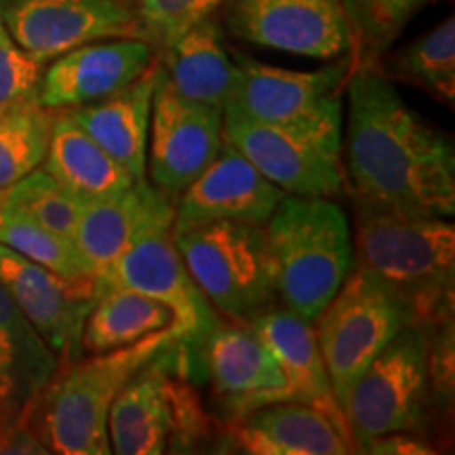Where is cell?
Listing matches in <instances>:
<instances>
[{
	"label": "cell",
	"instance_id": "cell-30",
	"mask_svg": "<svg viewBox=\"0 0 455 455\" xmlns=\"http://www.w3.org/2000/svg\"><path fill=\"white\" fill-rule=\"evenodd\" d=\"M55 112L28 104L0 114V190L38 169L47 156Z\"/></svg>",
	"mask_w": 455,
	"mask_h": 455
},
{
	"label": "cell",
	"instance_id": "cell-24",
	"mask_svg": "<svg viewBox=\"0 0 455 455\" xmlns=\"http://www.w3.org/2000/svg\"><path fill=\"white\" fill-rule=\"evenodd\" d=\"M158 66L181 98L224 110L235 83V61L224 44L218 13L204 17L169 47L158 49Z\"/></svg>",
	"mask_w": 455,
	"mask_h": 455
},
{
	"label": "cell",
	"instance_id": "cell-21",
	"mask_svg": "<svg viewBox=\"0 0 455 455\" xmlns=\"http://www.w3.org/2000/svg\"><path fill=\"white\" fill-rule=\"evenodd\" d=\"M251 331L275 352L278 365L287 378L289 401L304 403L325 413L352 441L346 415L335 398L325 361L318 348L312 323L287 308L272 306L247 323ZM355 445V443H352Z\"/></svg>",
	"mask_w": 455,
	"mask_h": 455
},
{
	"label": "cell",
	"instance_id": "cell-15",
	"mask_svg": "<svg viewBox=\"0 0 455 455\" xmlns=\"http://www.w3.org/2000/svg\"><path fill=\"white\" fill-rule=\"evenodd\" d=\"M0 284L60 361L83 352V329L95 293L93 276H61L0 244Z\"/></svg>",
	"mask_w": 455,
	"mask_h": 455
},
{
	"label": "cell",
	"instance_id": "cell-34",
	"mask_svg": "<svg viewBox=\"0 0 455 455\" xmlns=\"http://www.w3.org/2000/svg\"><path fill=\"white\" fill-rule=\"evenodd\" d=\"M361 453L379 455H428L436 453V449L428 441L419 439L418 432H388V435L373 436L363 445Z\"/></svg>",
	"mask_w": 455,
	"mask_h": 455
},
{
	"label": "cell",
	"instance_id": "cell-3",
	"mask_svg": "<svg viewBox=\"0 0 455 455\" xmlns=\"http://www.w3.org/2000/svg\"><path fill=\"white\" fill-rule=\"evenodd\" d=\"M180 338L178 329L169 327L124 348L95 352L84 361L74 358L64 367L60 363L30 418L49 453H112L108 415L114 398L140 369Z\"/></svg>",
	"mask_w": 455,
	"mask_h": 455
},
{
	"label": "cell",
	"instance_id": "cell-13",
	"mask_svg": "<svg viewBox=\"0 0 455 455\" xmlns=\"http://www.w3.org/2000/svg\"><path fill=\"white\" fill-rule=\"evenodd\" d=\"M224 140L251 161L266 180L293 196H338L344 190L341 146L315 135L221 112Z\"/></svg>",
	"mask_w": 455,
	"mask_h": 455
},
{
	"label": "cell",
	"instance_id": "cell-32",
	"mask_svg": "<svg viewBox=\"0 0 455 455\" xmlns=\"http://www.w3.org/2000/svg\"><path fill=\"white\" fill-rule=\"evenodd\" d=\"M221 4L224 0H135V13L146 41L164 49L204 17L218 13Z\"/></svg>",
	"mask_w": 455,
	"mask_h": 455
},
{
	"label": "cell",
	"instance_id": "cell-7",
	"mask_svg": "<svg viewBox=\"0 0 455 455\" xmlns=\"http://www.w3.org/2000/svg\"><path fill=\"white\" fill-rule=\"evenodd\" d=\"M230 53L235 61V83L224 110L341 146V93L352 68L350 55L331 60V64L321 70L298 72L261 64L241 51Z\"/></svg>",
	"mask_w": 455,
	"mask_h": 455
},
{
	"label": "cell",
	"instance_id": "cell-20",
	"mask_svg": "<svg viewBox=\"0 0 455 455\" xmlns=\"http://www.w3.org/2000/svg\"><path fill=\"white\" fill-rule=\"evenodd\" d=\"M224 435L236 451L251 455L355 453L333 419L298 401H275L230 418Z\"/></svg>",
	"mask_w": 455,
	"mask_h": 455
},
{
	"label": "cell",
	"instance_id": "cell-12",
	"mask_svg": "<svg viewBox=\"0 0 455 455\" xmlns=\"http://www.w3.org/2000/svg\"><path fill=\"white\" fill-rule=\"evenodd\" d=\"M93 281L95 293L121 287L163 301L173 312L175 327L190 348H196L204 335L221 323V316L204 299L175 247L173 226L144 232Z\"/></svg>",
	"mask_w": 455,
	"mask_h": 455
},
{
	"label": "cell",
	"instance_id": "cell-33",
	"mask_svg": "<svg viewBox=\"0 0 455 455\" xmlns=\"http://www.w3.org/2000/svg\"><path fill=\"white\" fill-rule=\"evenodd\" d=\"M43 70L44 64L26 53L0 21V114L38 104Z\"/></svg>",
	"mask_w": 455,
	"mask_h": 455
},
{
	"label": "cell",
	"instance_id": "cell-29",
	"mask_svg": "<svg viewBox=\"0 0 455 455\" xmlns=\"http://www.w3.org/2000/svg\"><path fill=\"white\" fill-rule=\"evenodd\" d=\"M83 204L81 198L68 192L43 167L30 171L15 184L0 190V207L26 215L70 241H74V235H76Z\"/></svg>",
	"mask_w": 455,
	"mask_h": 455
},
{
	"label": "cell",
	"instance_id": "cell-22",
	"mask_svg": "<svg viewBox=\"0 0 455 455\" xmlns=\"http://www.w3.org/2000/svg\"><path fill=\"white\" fill-rule=\"evenodd\" d=\"M60 356L0 284V426L32 418Z\"/></svg>",
	"mask_w": 455,
	"mask_h": 455
},
{
	"label": "cell",
	"instance_id": "cell-8",
	"mask_svg": "<svg viewBox=\"0 0 455 455\" xmlns=\"http://www.w3.org/2000/svg\"><path fill=\"white\" fill-rule=\"evenodd\" d=\"M435 407L428 333L407 325L350 386L341 409L355 453L373 436L422 432Z\"/></svg>",
	"mask_w": 455,
	"mask_h": 455
},
{
	"label": "cell",
	"instance_id": "cell-16",
	"mask_svg": "<svg viewBox=\"0 0 455 455\" xmlns=\"http://www.w3.org/2000/svg\"><path fill=\"white\" fill-rule=\"evenodd\" d=\"M158 49L141 38H104L84 43L51 60L43 70L38 104L70 110L116 93L155 64Z\"/></svg>",
	"mask_w": 455,
	"mask_h": 455
},
{
	"label": "cell",
	"instance_id": "cell-4",
	"mask_svg": "<svg viewBox=\"0 0 455 455\" xmlns=\"http://www.w3.org/2000/svg\"><path fill=\"white\" fill-rule=\"evenodd\" d=\"M264 228L283 308L312 323L355 266L344 209L325 196L284 195Z\"/></svg>",
	"mask_w": 455,
	"mask_h": 455
},
{
	"label": "cell",
	"instance_id": "cell-1",
	"mask_svg": "<svg viewBox=\"0 0 455 455\" xmlns=\"http://www.w3.org/2000/svg\"><path fill=\"white\" fill-rule=\"evenodd\" d=\"M341 131L344 184L355 204L407 215L455 213V148L375 66L350 68Z\"/></svg>",
	"mask_w": 455,
	"mask_h": 455
},
{
	"label": "cell",
	"instance_id": "cell-6",
	"mask_svg": "<svg viewBox=\"0 0 455 455\" xmlns=\"http://www.w3.org/2000/svg\"><path fill=\"white\" fill-rule=\"evenodd\" d=\"M173 241L192 281L226 321L247 325L278 304L264 226L209 221L178 228Z\"/></svg>",
	"mask_w": 455,
	"mask_h": 455
},
{
	"label": "cell",
	"instance_id": "cell-2",
	"mask_svg": "<svg viewBox=\"0 0 455 455\" xmlns=\"http://www.w3.org/2000/svg\"><path fill=\"white\" fill-rule=\"evenodd\" d=\"M355 207V266L405 301L413 325L432 329L453 321V221Z\"/></svg>",
	"mask_w": 455,
	"mask_h": 455
},
{
	"label": "cell",
	"instance_id": "cell-25",
	"mask_svg": "<svg viewBox=\"0 0 455 455\" xmlns=\"http://www.w3.org/2000/svg\"><path fill=\"white\" fill-rule=\"evenodd\" d=\"M41 167L83 203L118 195L135 181L133 175L64 110L55 112L47 156Z\"/></svg>",
	"mask_w": 455,
	"mask_h": 455
},
{
	"label": "cell",
	"instance_id": "cell-19",
	"mask_svg": "<svg viewBox=\"0 0 455 455\" xmlns=\"http://www.w3.org/2000/svg\"><path fill=\"white\" fill-rule=\"evenodd\" d=\"M173 220L175 203L150 180L141 178L118 195L84 203L74 243L87 259L93 278H98L135 238L152 228L173 226Z\"/></svg>",
	"mask_w": 455,
	"mask_h": 455
},
{
	"label": "cell",
	"instance_id": "cell-11",
	"mask_svg": "<svg viewBox=\"0 0 455 455\" xmlns=\"http://www.w3.org/2000/svg\"><path fill=\"white\" fill-rule=\"evenodd\" d=\"M218 17L224 32L255 47L329 61L352 51L339 0H224Z\"/></svg>",
	"mask_w": 455,
	"mask_h": 455
},
{
	"label": "cell",
	"instance_id": "cell-9",
	"mask_svg": "<svg viewBox=\"0 0 455 455\" xmlns=\"http://www.w3.org/2000/svg\"><path fill=\"white\" fill-rule=\"evenodd\" d=\"M407 325H413V318L405 301L382 281L352 266L338 293L312 321L339 405L358 375Z\"/></svg>",
	"mask_w": 455,
	"mask_h": 455
},
{
	"label": "cell",
	"instance_id": "cell-28",
	"mask_svg": "<svg viewBox=\"0 0 455 455\" xmlns=\"http://www.w3.org/2000/svg\"><path fill=\"white\" fill-rule=\"evenodd\" d=\"M348 20L352 68L375 66L405 26L435 0H339Z\"/></svg>",
	"mask_w": 455,
	"mask_h": 455
},
{
	"label": "cell",
	"instance_id": "cell-18",
	"mask_svg": "<svg viewBox=\"0 0 455 455\" xmlns=\"http://www.w3.org/2000/svg\"><path fill=\"white\" fill-rule=\"evenodd\" d=\"M228 419L275 401H289L287 378L275 352L249 325L221 321L196 346Z\"/></svg>",
	"mask_w": 455,
	"mask_h": 455
},
{
	"label": "cell",
	"instance_id": "cell-31",
	"mask_svg": "<svg viewBox=\"0 0 455 455\" xmlns=\"http://www.w3.org/2000/svg\"><path fill=\"white\" fill-rule=\"evenodd\" d=\"M0 244L61 276H93L76 243L4 207H0Z\"/></svg>",
	"mask_w": 455,
	"mask_h": 455
},
{
	"label": "cell",
	"instance_id": "cell-35",
	"mask_svg": "<svg viewBox=\"0 0 455 455\" xmlns=\"http://www.w3.org/2000/svg\"><path fill=\"white\" fill-rule=\"evenodd\" d=\"M124 3H129V4H133V7H135V0H124Z\"/></svg>",
	"mask_w": 455,
	"mask_h": 455
},
{
	"label": "cell",
	"instance_id": "cell-14",
	"mask_svg": "<svg viewBox=\"0 0 455 455\" xmlns=\"http://www.w3.org/2000/svg\"><path fill=\"white\" fill-rule=\"evenodd\" d=\"M0 21L41 64L104 38H144L133 4L124 0H0Z\"/></svg>",
	"mask_w": 455,
	"mask_h": 455
},
{
	"label": "cell",
	"instance_id": "cell-26",
	"mask_svg": "<svg viewBox=\"0 0 455 455\" xmlns=\"http://www.w3.org/2000/svg\"><path fill=\"white\" fill-rule=\"evenodd\" d=\"M169 327H175V318L163 301L112 287L100 291L93 301L83 329V350L95 355L124 348Z\"/></svg>",
	"mask_w": 455,
	"mask_h": 455
},
{
	"label": "cell",
	"instance_id": "cell-23",
	"mask_svg": "<svg viewBox=\"0 0 455 455\" xmlns=\"http://www.w3.org/2000/svg\"><path fill=\"white\" fill-rule=\"evenodd\" d=\"M156 70L158 55L155 64L124 89L91 104L64 110L135 180L146 178L148 129Z\"/></svg>",
	"mask_w": 455,
	"mask_h": 455
},
{
	"label": "cell",
	"instance_id": "cell-5",
	"mask_svg": "<svg viewBox=\"0 0 455 455\" xmlns=\"http://www.w3.org/2000/svg\"><path fill=\"white\" fill-rule=\"evenodd\" d=\"M188 348L184 339H175L118 392L108 415L112 453L192 451L212 436V418L188 384L192 363Z\"/></svg>",
	"mask_w": 455,
	"mask_h": 455
},
{
	"label": "cell",
	"instance_id": "cell-17",
	"mask_svg": "<svg viewBox=\"0 0 455 455\" xmlns=\"http://www.w3.org/2000/svg\"><path fill=\"white\" fill-rule=\"evenodd\" d=\"M284 192L224 140L207 169L175 201L173 230L209 221L266 226Z\"/></svg>",
	"mask_w": 455,
	"mask_h": 455
},
{
	"label": "cell",
	"instance_id": "cell-10",
	"mask_svg": "<svg viewBox=\"0 0 455 455\" xmlns=\"http://www.w3.org/2000/svg\"><path fill=\"white\" fill-rule=\"evenodd\" d=\"M221 144V110L181 98L158 66L146 148V171L150 184L175 203L181 192L207 169Z\"/></svg>",
	"mask_w": 455,
	"mask_h": 455
},
{
	"label": "cell",
	"instance_id": "cell-27",
	"mask_svg": "<svg viewBox=\"0 0 455 455\" xmlns=\"http://www.w3.org/2000/svg\"><path fill=\"white\" fill-rule=\"evenodd\" d=\"M388 78L415 84L449 108L455 106V20L449 15L435 30L375 64Z\"/></svg>",
	"mask_w": 455,
	"mask_h": 455
}]
</instances>
